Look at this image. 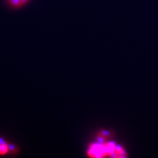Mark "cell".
<instances>
[{
	"label": "cell",
	"instance_id": "obj_1",
	"mask_svg": "<svg viewBox=\"0 0 158 158\" xmlns=\"http://www.w3.org/2000/svg\"><path fill=\"white\" fill-rule=\"evenodd\" d=\"M87 154L91 158H102L105 156L113 158L126 157V152L121 146L114 142H95L90 144Z\"/></svg>",
	"mask_w": 158,
	"mask_h": 158
},
{
	"label": "cell",
	"instance_id": "obj_2",
	"mask_svg": "<svg viewBox=\"0 0 158 158\" xmlns=\"http://www.w3.org/2000/svg\"><path fill=\"white\" fill-rule=\"evenodd\" d=\"M11 146L7 142L0 138V156H5L11 152Z\"/></svg>",
	"mask_w": 158,
	"mask_h": 158
},
{
	"label": "cell",
	"instance_id": "obj_3",
	"mask_svg": "<svg viewBox=\"0 0 158 158\" xmlns=\"http://www.w3.org/2000/svg\"><path fill=\"white\" fill-rule=\"evenodd\" d=\"M10 3L11 5L13 7H18L22 6V5H23L21 0H12L11 1H10Z\"/></svg>",
	"mask_w": 158,
	"mask_h": 158
},
{
	"label": "cell",
	"instance_id": "obj_4",
	"mask_svg": "<svg viewBox=\"0 0 158 158\" xmlns=\"http://www.w3.org/2000/svg\"><path fill=\"white\" fill-rule=\"evenodd\" d=\"M21 3H22V4H23V5L24 4H25L26 3L29 1V0H21Z\"/></svg>",
	"mask_w": 158,
	"mask_h": 158
},
{
	"label": "cell",
	"instance_id": "obj_5",
	"mask_svg": "<svg viewBox=\"0 0 158 158\" xmlns=\"http://www.w3.org/2000/svg\"><path fill=\"white\" fill-rule=\"evenodd\" d=\"M9 2H10V1H12V0H9Z\"/></svg>",
	"mask_w": 158,
	"mask_h": 158
}]
</instances>
